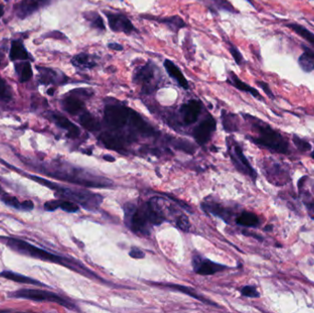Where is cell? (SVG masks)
<instances>
[{"mask_svg":"<svg viewBox=\"0 0 314 313\" xmlns=\"http://www.w3.org/2000/svg\"><path fill=\"white\" fill-rule=\"evenodd\" d=\"M242 116L251 123L252 128L254 129L255 136H248V139L253 141L255 145L278 154H290V141L278 129H274L269 124L258 118L253 117L249 114H242Z\"/></svg>","mask_w":314,"mask_h":313,"instance_id":"cell-1","label":"cell"},{"mask_svg":"<svg viewBox=\"0 0 314 313\" xmlns=\"http://www.w3.org/2000/svg\"><path fill=\"white\" fill-rule=\"evenodd\" d=\"M30 178L37 183L45 186L50 189L55 191L56 195L79 204L87 210H96L102 202L103 197L98 194H95L85 189H74L71 188L63 187L35 176H30Z\"/></svg>","mask_w":314,"mask_h":313,"instance_id":"cell-2","label":"cell"},{"mask_svg":"<svg viewBox=\"0 0 314 313\" xmlns=\"http://www.w3.org/2000/svg\"><path fill=\"white\" fill-rule=\"evenodd\" d=\"M55 166V170L46 172L56 179L65 180L74 184L83 186L86 188H109L112 186V182L107 178L93 176L90 173L85 172L83 169L68 167V166Z\"/></svg>","mask_w":314,"mask_h":313,"instance_id":"cell-3","label":"cell"},{"mask_svg":"<svg viewBox=\"0 0 314 313\" xmlns=\"http://www.w3.org/2000/svg\"><path fill=\"white\" fill-rule=\"evenodd\" d=\"M162 81V74L157 63L148 60L145 64L134 68L133 82L141 86L143 95H151L157 92Z\"/></svg>","mask_w":314,"mask_h":313,"instance_id":"cell-4","label":"cell"},{"mask_svg":"<svg viewBox=\"0 0 314 313\" xmlns=\"http://www.w3.org/2000/svg\"><path fill=\"white\" fill-rule=\"evenodd\" d=\"M6 245L9 246L12 250L16 252H19L23 255H27L30 257L36 258L43 261H48L51 263L62 264L70 268H75L71 265V261L67 258L62 257L59 255H56L55 253L45 251L43 249H41L39 247L32 246L30 243H27L23 240L15 239V238H7L6 239Z\"/></svg>","mask_w":314,"mask_h":313,"instance_id":"cell-5","label":"cell"},{"mask_svg":"<svg viewBox=\"0 0 314 313\" xmlns=\"http://www.w3.org/2000/svg\"><path fill=\"white\" fill-rule=\"evenodd\" d=\"M124 211L126 224L134 234H149L150 225L153 224L146 204L141 207H136L128 203Z\"/></svg>","mask_w":314,"mask_h":313,"instance_id":"cell-6","label":"cell"},{"mask_svg":"<svg viewBox=\"0 0 314 313\" xmlns=\"http://www.w3.org/2000/svg\"><path fill=\"white\" fill-rule=\"evenodd\" d=\"M8 296L12 299H23L32 301H47L59 304L63 307L67 308L69 310H77L76 305H74L72 302L67 301L66 299L62 298L59 295L53 293L51 291H45L41 289H18L15 292L9 293Z\"/></svg>","mask_w":314,"mask_h":313,"instance_id":"cell-7","label":"cell"},{"mask_svg":"<svg viewBox=\"0 0 314 313\" xmlns=\"http://www.w3.org/2000/svg\"><path fill=\"white\" fill-rule=\"evenodd\" d=\"M131 114V108L115 100L104 108V122L111 129L120 130L127 126Z\"/></svg>","mask_w":314,"mask_h":313,"instance_id":"cell-8","label":"cell"},{"mask_svg":"<svg viewBox=\"0 0 314 313\" xmlns=\"http://www.w3.org/2000/svg\"><path fill=\"white\" fill-rule=\"evenodd\" d=\"M94 92L89 88H76L64 96L61 101L63 110L72 116L80 115L85 111V100L92 98Z\"/></svg>","mask_w":314,"mask_h":313,"instance_id":"cell-9","label":"cell"},{"mask_svg":"<svg viewBox=\"0 0 314 313\" xmlns=\"http://www.w3.org/2000/svg\"><path fill=\"white\" fill-rule=\"evenodd\" d=\"M262 171L267 181L276 187H284L291 180L289 168L273 158L263 160Z\"/></svg>","mask_w":314,"mask_h":313,"instance_id":"cell-10","label":"cell"},{"mask_svg":"<svg viewBox=\"0 0 314 313\" xmlns=\"http://www.w3.org/2000/svg\"><path fill=\"white\" fill-rule=\"evenodd\" d=\"M227 143L230 157L236 169L239 172L242 173V175L249 177L254 182L257 179V173L243 154L242 147L239 145V143H237L235 140L231 138L227 140Z\"/></svg>","mask_w":314,"mask_h":313,"instance_id":"cell-11","label":"cell"},{"mask_svg":"<svg viewBox=\"0 0 314 313\" xmlns=\"http://www.w3.org/2000/svg\"><path fill=\"white\" fill-rule=\"evenodd\" d=\"M102 12L106 16L109 28L112 32L124 33L126 35L139 33V30L133 25L127 15L110 10H103Z\"/></svg>","mask_w":314,"mask_h":313,"instance_id":"cell-12","label":"cell"},{"mask_svg":"<svg viewBox=\"0 0 314 313\" xmlns=\"http://www.w3.org/2000/svg\"><path fill=\"white\" fill-rule=\"evenodd\" d=\"M52 0H19L14 6V12L18 19H27L40 9L49 6Z\"/></svg>","mask_w":314,"mask_h":313,"instance_id":"cell-13","label":"cell"},{"mask_svg":"<svg viewBox=\"0 0 314 313\" xmlns=\"http://www.w3.org/2000/svg\"><path fill=\"white\" fill-rule=\"evenodd\" d=\"M39 73V83L43 86H62L68 83L70 78L64 73L53 68L36 66Z\"/></svg>","mask_w":314,"mask_h":313,"instance_id":"cell-14","label":"cell"},{"mask_svg":"<svg viewBox=\"0 0 314 313\" xmlns=\"http://www.w3.org/2000/svg\"><path fill=\"white\" fill-rule=\"evenodd\" d=\"M140 18L164 25L169 31L174 32L175 34H177L181 29H184L187 26L186 21L178 15H173L170 17H157L150 14H141Z\"/></svg>","mask_w":314,"mask_h":313,"instance_id":"cell-15","label":"cell"},{"mask_svg":"<svg viewBox=\"0 0 314 313\" xmlns=\"http://www.w3.org/2000/svg\"><path fill=\"white\" fill-rule=\"evenodd\" d=\"M192 264L195 272L200 276H212L227 268V266L225 265L214 263L200 255H194Z\"/></svg>","mask_w":314,"mask_h":313,"instance_id":"cell-16","label":"cell"},{"mask_svg":"<svg viewBox=\"0 0 314 313\" xmlns=\"http://www.w3.org/2000/svg\"><path fill=\"white\" fill-rule=\"evenodd\" d=\"M217 127V123L215 119L212 115H209L202 123L199 124L194 129V138L196 141L200 144L204 145L211 140L212 133L215 131Z\"/></svg>","mask_w":314,"mask_h":313,"instance_id":"cell-17","label":"cell"},{"mask_svg":"<svg viewBox=\"0 0 314 313\" xmlns=\"http://www.w3.org/2000/svg\"><path fill=\"white\" fill-rule=\"evenodd\" d=\"M128 125L133 131L140 135L149 137L156 133V130L152 127L151 124L147 123L137 111H133V109H131Z\"/></svg>","mask_w":314,"mask_h":313,"instance_id":"cell-18","label":"cell"},{"mask_svg":"<svg viewBox=\"0 0 314 313\" xmlns=\"http://www.w3.org/2000/svg\"><path fill=\"white\" fill-rule=\"evenodd\" d=\"M202 109V103L197 99H189L187 102L181 105L179 112L183 122L187 125L194 124L200 117Z\"/></svg>","mask_w":314,"mask_h":313,"instance_id":"cell-19","label":"cell"},{"mask_svg":"<svg viewBox=\"0 0 314 313\" xmlns=\"http://www.w3.org/2000/svg\"><path fill=\"white\" fill-rule=\"evenodd\" d=\"M48 117L56 126L61 129H66L68 137L75 139L80 135V129L66 116L57 112H49Z\"/></svg>","mask_w":314,"mask_h":313,"instance_id":"cell-20","label":"cell"},{"mask_svg":"<svg viewBox=\"0 0 314 313\" xmlns=\"http://www.w3.org/2000/svg\"><path fill=\"white\" fill-rule=\"evenodd\" d=\"M226 82L231 86L236 87L237 90L250 94L253 98H256L259 101H263V102L265 101V99L262 97V95L260 94L259 91L256 88L248 85L245 82H243L235 72L230 71L229 77L226 79Z\"/></svg>","mask_w":314,"mask_h":313,"instance_id":"cell-21","label":"cell"},{"mask_svg":"<svg viewBox=\"0 0 314 313\" xmlns=\"http://www.w3.org/2000/svg\"><path fill=\"white\" fill-rule=\"evenodd\" d=\"M163 67L170 78L175 80L176 84L182 87L184 90H189L190 86H189L188 81L183 74L181 69L178 67L174 62L171 61L169 59H164Z\"/></svg>","mask_w":314,"mask_h":313,"instance_id":"cell-22","label":"cell"},{"mask_svg":"<svg viewBox=\"0 0 314 313\" xmlns=\"http://www.w3.org/2000/svg\"><path fill=\"white\" fill-rule=\"evenodd\" d=\"M201 4L209 9V11L213 15H218L220 11L239 14L235 6L230 2L229 0H198Z\"/></svg>","mask_w":314,"mask_h":313,"instance_id":"cell-23","label":"cell"},{"mask_svg":"<svg viewBox=\"0 0 314 313\" xmlns=\"http://www.w3.org/2000/svg\"><path fill=\"white\" fill-rule=\"evenodd\" d=\"M98 59L99 57L95 55H91L88 53H79L73 56L71 63L75 67L80 70H91L98 65Z\"/></svg>","mask_w":314,"mask_h":313,"instance_id":"cell-24","label":"cell"},{"mask_svg":"<svg viewBox=\"0 0 314 313\" xmlns=\"http://www.w3.org/2000/svg\"><path fill=\"white\" fill-rule=\"evenodd\" d=\"M8 56L12 62L33 61V57L30 56L24 46V43L20 40H13L11 42Z\"/></svg>","mask_w":314,"mask_h":313,"instance_id":"cell-25","label":"cell"},{"mask_svg":"<svg viewBox=\"0 0 314 313\" xmlns=\"http://www.w3.org/2000/svg\"><path fill=\"white\" fill-rule=\"evenodd\" d=\"M99 140L104 144L105 147L121 152L124 149V138L121 135L112 133V132H103L99 136Z\"/></svg>","mask_w":314,"mask_h":313,"instance_id":"cell-26","label":"cell"},{"mask_svg":"<svg viewBox=\"0 0 314 313\" xmlns=\"http://www.w3.org/2000/svg\"><path fill=\"white\" fill-rule=\"evenodd\" d=\"M14 71L19 83H27L33 76V70L30 61H17L14 63Z\"/></svg>","mask_w":314,"mask_h":313,"instance_id":"cell-27","label":"cell"},{"mask_svg":"<svg viewBox=\"0 0 314 313\" xmlns=\"http://www.w3.org/2000/svg\"><path fill=\"white\" fill-rule=\"evenodd\" d=\"M303 53L298 59L299 66L305 73L314 71V51L308 46H302Z\"/></svg>","mask_w":314,"mask_h":313,"instance_id":"cell-28","label":"cell"},{"mask_svg":"<svg viewBox=\"0 0 314 313\" xmlns=\"http://www.w3.org/2000/svg\"><path fill=\"white\" fill-rule=\"evenodd\" d=\"M202 209L212 215L217 216L223 219L224 221L229 222V219L232 217V212L229 209L224 208V206L218 203L208 202L202 204Z\"/></svg>","mask_w":314,"mask_h":313,"instance_id":"cell-29","label":"cell"},{"mask_svg":"<svg viewBox=\"0 0 314 313\" xmlns=\"http://www.w3.org/2000/svg\"><path fill=\"white\" fill-rule=\"evenodd\" d=\"M83 18L89 24L91 29L100 32L106 31V25L102 16L97 11H85L83 13Z\"/></svg>","mask_w":314,"mask_h":313,"instance_id":"cell-30","label":"cell"},{"mask_svg":"<svg viewBox=\"0 0 314 313\" xmlns=\"http://www.w3.org/2000/svg\"><path fill=\"white\" fill-rule=\"evenodd\" d=\"M0 277L6 278V279L11 280V281H14V282L46 287L44 284L38 281L36 279L30 278L29 276H26L24 275H21V274H18V273H15V272H11V271H2V272H0Z\"/></svg>","mask_w":314,"mask_h":313,"instance_id":"cell-31","label":"cell"},{"mask_svg":"<svg viewBox=\"0 0 314 313\" xmlns=\"http://www.w3.org/2000/svg\"><path fill=\"white\" fill-rule=\"evenodd\" d=\"M79 123L84 129L92 132L100 129V123L89 111H84L79 115Z\"/></svg>","mask_w":314,"mask_h":313,"instance_id":"cell-32","label":"cell"},{"mask_svg":"<svg viewBox=\"0 0 314 313\" xmlns=\"http://www.w3.org/2000/svg\"><path fill=\"white\" fill-rule=\"evenodd\" d=\"M222 122L224 129L228 132H236L239 130L240 123L239 118L234 113L223 110L222 111Z\"/></svg>","mask_w":314,"mask_h":313,"instance_id":"cell-33","label":"cell"},{"mask_svg":"<svg viewBox=\"0 0 314 313\" xmlns=\"http://www.w3.org/2000/svg\"><path fill=\"white\" fill-rule=\"evenodd\" d=\"M163 286L170 288V289H175V290H177V291H179L181 293L187 295L189 297H192L195 300L201 301V302L208 304V305H212V306L218 307L217 304H215L214 302H212L210 300H207L206 298L200 296V295L197 294L196 291L193 289H191V288H188V287H186V286H182V285H178V284H165V285L163 284Z\"/></svg>","mask_w":314,"mask_h":313,"instance_id":"cell-34","label":"cell"},{"mask_svg":"<svg viewBox=\"0 0 314 313\" xmlns=\"http://www.w3.org/2000/svg\"><path fill=\"white\" fill-rule=\"evenodd\" d=\"M236 223L242 227L256 228L259 226L260 219L253 212L243 211L236 218Z\"/></svg>","mask_w":314,"mask_h":313,"instance_id":"cell-35","label":"cell"},{"mask_svg":"<svg viewBox=\"0 0 314 313\" xmlns=\"http://www.w3.org/2000/svg\"><path fill=\"white\" fill-rule=\"evenodd\" d=\"M286 27L290 28L291 31L295 32L297 35L305 40L307 43H310L314 48V33L305 28L304 26L298 23H289L286 25Z\"/></svg>","mask_w":314,"mask_h":313,"instance_id":"cell-36","label":"cell"},{"mask_svg":"<svg viewBox=\"0 0 314 313\" xmlns=\"http://www.w3.org/2000/svg\"><path fill=\"white\" fill-rule=\"evenodd\" d=\"M299 191L300 195L302 196V200L303 204L306 206L308 209L309 215L314 221V197L311 195V193L307 190H304L302 185L299 184Z\"/></svg>","mask_w":314,"mask_h":313,"instance_id":"cell-37","label":"cell"},{"mask_svg":"<svg viewBox=\"0 0 314 313\" xmlns=\"http://www.w3.org/2000/svg\"><path fill=\"white\" fill-rule=\"evenodd\" d=\"M12 98L13 92L11 87L0 76V101L9 102L12 100Z\"/></svg>","mask_w":314,"mask_h":313,"instance_id":"cell-38","label":"cell"},{"mask_svg":"<svg viewBox=\"0 0 314 313\" xmlns=\"http://www.w3.org/2000/svg\"><path fill=\"white\" fill-rule=\"evenodd\" d=\"M228 45H229L230 54H231L232 57L234 58L236 64L239 65V66H242L245 63V60H244L243 56L241 54L240 50L238 49L235 44H233L230 42H228Z\"/></svg>","mask_w":314,"mask_h":313,"instance_id":"cell-39","label":"cell"},{"mask_svg":"<svg viewBox=\"0 0 314 313\" xmlns=\"http://www.w3.org/2000/svg\"><path fill=\"white\" fill-rule=\"evenodd\" d=\"M292 141H293L294 145L296 146L297 149H298L301 153L310 152V151H312V149H313L312 144H311L308 141H306V140H304V139H302V138H300V137H298L297 135H293Z\"/></svg>","mask_w":314,"mask_h":313,"instance_id":"cell-40","label":"cell"},{"mask_svg":"<svg viewBox=\"0 0 314 313\" xmlns=\"http://www.w3.org/2000/svg\"><path fill=\"white\" fill-rule=\"evenodd\" d=\"M59 209H62L67 212H69V213H74V212L78 211L79 206L77 203L71 201V200H62L60 199Z\"/></svg>","mask_w":314,"mask_h":313,"instance_id":"cell-41","label":"cell"},{"mask_svg":"<svg viewBox=\"0 0 314 313\" xmlns=\"http://www.w3.org/2000/svg\"><path fill=\"white\" fill-rule=\"evenodd\" d=\"M175 224H176V227L178 229H180L183 232L187 233L189 232L190 227H191V224L189 222V220L187 218V216L180 215L175 221Z\"/></svg>","mask_w":314,"mask_h":313,"instance_id":"cell-42","label":"cell"},{"mask_svg":"<svg viewBox=\"0 0 314 313\" xmlns=\"http://www.w3.org/2000/svg\"><path fill=\"white\" fill-rule=\"evenodd\" d=\"M241 294L243 297H247L251 299H257L259 298V292L257 291V289H255L254 286H245L241 289Z\"/></svg>","mask_w":314,"mask_h":313,"instance_id":"cell-43","label":"cell"},{"mask_svg":"<svg viewBox=\"0 0 314 313\" xmlns=\"http://www.w3.org/2000/svg\"><path fill=\"white\" fill-rule=\"evenodd\" d=\"M3 202L6 204L7 206H10L15 209H20V203L18 200L16 196H9V195H4L1 198Z\"/></svg>","mask_w":314,"mask_h":313,"instance_id":"cell-44","label":"cell"},{"mask_svg":"<svg viewBox=\"0 0 314 313\" xmlns=\"http://www.w3.org/2000/svg\"><path fill=\"white\" fill-rule=\"evenodd\" d=\"M255 83H256V85L259 86L260 88L264 91V93L266 94V96L268 97L269 98H271V99H276V97H275V94L272 92L271 88H270V86L269 85L265 82V81H261V80H256L255 81Z\"/></svg>","mask_w":314,"mask_h":313,"instance_id":"cell-45","label":"cell"},{"mask_svg":"<svg viewBox=\"0 0 314 313\" xmlns=\"http://www.w3.org/2000/svg\"><path fill=\"white\" fill-rule=\"evenodd\" d=\"M44 37L46 38H54V39H57V40H61V41H67L68 42V39L67 36L59 31H54L48 32L44 35Z\"/></svg>","mask_w":314,"mask_h":313,"instance_id":"cell-46","label":"cell"},{"mask_svg":"<svg viewBox=\"0 0 314 313\" xmlns=\"http://www.w3.org/2000/svg\"><path fill=\"white\" fill-rule=\"evenodd\" d=\"M59 204H60V199L47 201L44 204V209L47 211H55L56 209H59Z\"/></svg>","mask_w":314,"mask_h":313,"instance_id":"cell-47","label":"cell"},{"mask_svg":"<svg viewBox=\"0 0 314 313\" xmlns=\"http://www.w3.org/2000/svg\"><path fill=\"white\" fill-rule=\"evenodd\" d=\"M130 256L134 259H143L145 257V253L137 247H133L130 251Z\"/></svg>","mask_w":314,"mask_h":313,"instance_id":"cell-48","label":"cell"},{"mask_svg":"<svg viewBox=\"0 0 314 313\" xmlns=\"http://www.w3.org/2000/svg\"><path fill=\"white\" fill-rule=\"evenodd\" d=\"M34 208V204L31 200H25L23 202L20 203V209L29 211Z\"/></svg>","mask_w":314,"mask_h":313,"instance_id":"cell-49","label":"cell"},{"mask_svg":"<svg viewBox=\"0 0 314 313\" xmlns=\"http://www.w3.org/2000/svg\"><path fill=\"white\" fill-rule=\"evenodd\" d=\"M108 48H109V49L112 50V51H114V52H122V51L124 50L123 45L121 44V43H108Z\"/></svg>","mask_w":314,"mask_h":313,"instance_id":"cell-50","label":"cell"},{"mask_svg":"<svg viewBox=\"0 0 314 313\" xmlns=\"http://www.w3.org/2000/svg\"><path fill=\"white\" fill-rule=\"evenodd\" d=\"M104 160H106V161H108V162H114L115 158L113 156H111V155H105V156H104Z\"/></svg>","mask_w":314,"mask_h":313,"instance_id":"cell-51","label":"cell"},{"mask_svg":"<svg viewBox=\"0 0 314 313\" xmlns=\"http://www.w3.org/2000/svg\"><path fill=\"white\" fill-rule=\"evenodd\" d=\"M4 11H5L4 6H3L2 4H0V20H1V18H2V16L4 15Z\"/></svg>","mask_w":314,"mask_h":313,"instance_id":"cell-52","label":"cell"},{"mask_svg":"<svg viewBox=\"0 0 314 313\" xmlns=\"http://www.w3.org/2000/svg\"><path fill=\"white\" fill-rule=\"evenodd\" d=\"M55 88H49L48 90H47V94H48L49 96H54V94H55Z\"/></svg>","mask_w":314,"mask_h":313,"instance_id":"cell-53","label":"cell"},{"mask_svg":"<svg viewBox=\"0 0 314 313\" xmlns=\"http://www.w3.org/2000/svg\"><path fill=\"white\" fill-rule=\"evenodd\" d=\"M272 226L271 225H268V226H266V228H265V231H271L272 230Z\"/></svg>","mask_w":314,"mask_h":313,"instance_id":"cell-54","label":"cell"},{"mask_svg":"<svg viewBox=\"0 0 314 313\" xmlns=\"http://www.w3.org/2000/svg\"><path fill=\"white\" fill-rule=\"evenodd\" d=\"M311 157L314 160V152H312V154H311Z\"/></svg>","mask_w":314,"mask_h":313,"instance_id":"cell-55","label":"cell"},{"mask_svg":"<svg viewBox=\"0 0 314 313\" xmlns=\"http://www.w3.org/2000/svg\"><path fill=\"white\" fill-rule=\"evenodd\" d=\"M2 192H3V190H2V188H1V187H0V193H2Z\"/></svg>","mask_w":314,"mask_h":313,"instance_id":"cell-56","label":"cell"}]
</instances>
